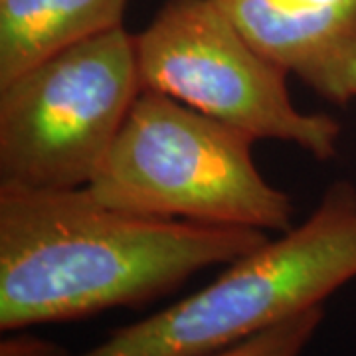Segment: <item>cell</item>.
Segmentation results:
<instances>
[{
	"label": "cell",
	"mask_w": 356,
	"mask_h": 356,
	"mask_svg": "<svg viewBox=\"0 0 356 356\" xmlns=\"http://www.w3.org/2000/svg\"><path fill=\"white\" fill-rule=\"evenodd\" d=\"M267 240L261 229L131 214L88 188L0 186V331L153 303Z\"/></svg>",
	"instance_id": "6da1fadb"
},
{
	"label": "cell",
	"mask_w": 356,
	"mask_h": 356,
	"mask_svg": "<svg viewBox=\"0 0 356 356\" xmlns=\"http://www.w3.org/2000/svg\"><path fill=\"white\" fill-rule=\"evenodd\" d=\"M0 356H70L64 346L36 334L10 331L0 341Z\"/></svg>",
	"instance_id": "9c48e42d"
},
{
	"label": "cell",
	"mask_w": 356,
	"mask_h": 356,
	"mask_svg": "<svg viewBox=\"0 0 356 356\" xmlns=\"http://www.w3.org/2000/svg\"><path fill=\"white\" fill-rule=\"evenodd\" d=\"M323 318L325 307H311L242 343L208 356H303Z\"/></svg>",
	"instance_id": "ba28073f"
},
{
	"label": "cell",
	"mask_w": 356,
	"mask_h": 356,
	"mask_svg": "<svg viewBox=\"0 0 356 356\" xmlns=\"http://www.w3.org/2000/svg\"><path fill=\"white\" fill-rule=\"evenodd\" d=\"M254 143L165 93L143 89L86 188L102 204L140 216L287 232L295 206L257 170Z\"/></svg>",
	"instance_id": "3957f363"
},
{
	"label": "cell",
	"mask_w": 356,
	"mask_h": 356,
	"mask_svg": "<svg viewBox=\"0 0 356 356\" xmlns=\"http://www.w3.org/2000/svg\"><path fill=\"white\" fill-rule=\"evenodd\" d=\"M129 0H0V88L48 58L121 26Z\"/></svg>",
	"instance_id": "52a82bcc"
},
{
	"label": "cell",
	"mask_w": 356,
	"mask_h": 356,
	"mask_svg": "<svg viewBox=\"0 0 356 356\" xmlns=\"http://www.w3.org/2000/svg\"><path fill=\"white\" fill-rule=\"evenodd\" d=\"M140 91L165 93L250 139L291 143L329 161L341 125L297 109L287 74L238 32L214 0H168L135 36Z\"/></svg>",
	"instance_id": "5b68a950"
},
{
	"label": "cell",
	"mask_w": 356,
	"mask_h": 356,
	"mask_svg": "<svg viewBox=\"0 0 356 356\" xmlns=\"http://www.w3.org/2000/svg\"><path fill=\"white\" fill-rule=\"evenodd\" d=\"M356 277V188L334 182L303 224L229 264L200 291L77 356H208L325 303Z\"/></svg>",
	"instance_id": "7a4b0ae2"
},
{
	"label": "cell",
	"mask_w": 356,
	"mask_h": 356,
	"mask_svg": "<svg viewBox=\"0 0 356 356\" xmlns=\"http://www.w3.org/2000/svg\"><path fill=\"white\" fill-rule=\"evenodd\" d=\"M271 64L323 99H356V0H214Z\"/></svg>",
	"instance_id": "8992f818"
},
{
	"label": "cell",
	"mask_w": 356,
	"mask_h": 356,
	"mask_svg": "<svg viewBox=\"0 0 356 356\" xmlns=\"http://www.w3.org/2000/svg\"><path fill=\"white\" fill-rule=\"evenodd\" d=\"M139 93L123 24L14 77L0 88V186L86 188Z\"/></svg>",
	"instance_id": "277c9868"
}]
</instances>
